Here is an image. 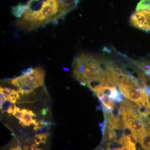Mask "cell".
I'll list each match as a JSON object with an SVG mask.
<instances>
[{
  "label": "cell",
  "mask_w": 150,
  "mask_h": 150,
  "mask_svg": "<svg viewBox=\"0 0 150 150\" xmlns=\"http://www.w3.org/2000/svg\"><path fill=\"white\" fill-rule=\"evenodd\" d=\"M20 132H21H21H22V129H19Z\"/></svg>",
  "instance_id": "obj_25"
},
{
  "label": "cell",
  "mask_w": 150,
  "mask_h": 150,
  "mask_svg": "<svg viewBox=\"0 0 150 150\" xmlns=\"http://www.w3.org/2000/svg\"><path fill=\"white\" fill-rule=\"evenodd\" d=\"M45 71L40 67L28 68L23 71L22 75L18 77L20 87L28 85L33 89L44 84Z\"/></svg>",
  "instance_id": "obj_2"
},
{
  "label": "cell",
  "mask_w": 150,
  "mask_h": 150,
  "mask_svg": "<svg viewBox=\"0 0 150 150\" xmlns=\"http://www.w3.org/2000/svg\"><path fill=\"white\" fill-rule=\"evenodd\" d=\"M12 114L19 120H21L24 115V114L22 112L21 110L20 109L15 105H14L13 112Z\"/></svg>",
  "instance_id": "obj_8"
},
{
  "label": "cell",
  "mask_w": 150,
  "mask_h": 150,
  "mask_svg": "<svg viewBox=\"0 0 150 150\" xmlns=\"http://www.w3.org/2000/svg\"><path fill=\"white\" fill-rule=\"evenodd\" d=\"M148 102H149V104L150 105V97L148 96Z\"/></svg>",
  "instance_id": "obj_24"
},
{
  "label": "cell",
  "mask_w": 150,
  "mask_h": 150,
  "mask_svg": "<svg viewBox=\"0 0 150 150\" xmlns=\"http://www.w3.org/2000/svg\"><path fill=\"white\" fill-rule=\"evenodd\" d=\"M48 112V109L47 108H43L41 110V114L43 116H45L47 115Z\"/></svg>",
  "instance_id": "obj_20"
},
{
  "label": "cell",
  "mask_w": 150,
  "mask_h": 150,
  "mask_svg": "<svg viewBox=\"0 0 150 150\" xmlns=\"http://www.w3.org/2000/svg\"><path fill=\"white\" fill-rule=\"evenodd\" d=\"M1 93H4L6 97L10 96L13 91V90L9 88H3L1 87L0 88Z\"/></svg>",
  "instance_id": "obj_11"
},
{
  "label": "cell",
  "mask_w": 150,
  "mask_h": 150,
  "mask_svg": "<svg viewBox=\"0 0 150 150\" xmlns=\"http://www.w3.org/2000/svg\"><path fill=\"white\" fill-rule=\"evenodd\" d=\"M39 137H40V140H41V143L42 144H45L47 141V138L49 136L48 133H43L39 134Z\"/></svg>",
  "instance_id": "obj_13"
},
{
  "label": "cell",
  "mask_w": 150,
  "mask_h": 150,
  "mask_svg": "<svg viewBox=\"0 0 150 150\" xmlns=\"http://www.w3.org/2000/svg\"><path fill=\"white\" fill-rule=\"evenodd\" d=\"M96 95L105 107L110 110H114L116 105L114 101L110 98V97L103 92L98 93Z\"/></svg>",
  "instance_id": "obj_5"
},
{
  "label": "cell",
  "mask_w": 150,
  "mask_h": 150,
  "mask_svg": "<svg viewBox=\"0 0 150 150\" xmlns=\"http://www.w3.org/2000/svg\"><path fill=\"white\" fill-rule=\"evenodd\" d=\"M38 145L36 144H33L30 146V150H38Z\"/></svg>",
  "instance_id": "obj_19"
},
{
  "label": "cell",
  "mask_w": 150,
  "mask_h": 150,
  "mask_svg": "<svg viewBox=\"0 0 150 150\" xmlns=\"http://www.w3.org/2000/svg\"><path fill=\"white\" fill-rule=\"evenodd\" d=\"M118 87L120 91L126 98L140 105H142V89L133 86H118Z\"/></svg>",
  "instance_id": "obj_4"
},
{
  "label": "cell",
  "mask_w": 150,
  "mask_h": 150,
  "mask_svg": "<svg viewBox=\"0 0 150 150\" xmlns=\"http://www.w3.org/2000/svg\"><path fill=\"white\" fill-rule=\"evenodd\" d=\"M76 6L69 0H29L16 24L20 29L32 31L59 20Z\"/></svg>",
  "instance_id": "obj_1"
},
{
  "label": "cell",
  "mask_w": 150,
  "mask_h": 150,
  "mask_svg": "<svg viewBox=\"0 0 150 150\" xmlns=\"http://www.w3.org/2000/svg\"><path fill=\"white\" fill-rule=\"evenodd\" d=\"M99 126L100 127V130H101V132H102L103 136L104 135L105 132V129H106V120L105 119L103 123H100Z\"/></svg>",
  "instance_id": "obj_14"
},
{
  "label": "cell",
  "mask_w": 150,
  "mask_h": 150,
  "mask_svg": "<svg viewBox=\"0 0 150 150\" xmlns=\"http://www.w3.org/2000/svg\"><path fill=\"white\" fill-rule=\"evenodd\" d=\"M23 150H25L29 149V146H28V145H24V146H23Z\"/></svg>",
  "instance_id": "obj_23"
},
{
  "label": "cell",
  "mask_w": 150,
  "mask_h": 150,
  "mask_svg": "<svg viewBox=\"0 0 150 150\" xmlns=\"http://www.w3.org/2000/svg\"><path fill=\"white\" fill-rule=\"evenodd\" d=\"M12 103L11 102L8 100H6L4 102L2 105V107L1 109L2 110V112H7L8 110L9 107L12 104Z\"/></svg>",
  "instance_id": "obj_10"
},
{
  "label": "cell",
  "mask_w": 150,
  "mask_h": 150,
  "mask_svg": "<svg viewBox=\"0 0 150 150\" xmlns=\"http://www.w3.org/2000/svg\"><path fill=\"white\" fill-rule=\"evenodd\" d=\"M13 105L12 104H11L10 107H9L8 110L7 112L8 113H12L13 112Z\"/></svg>",
  "instance_id": "obj_21"
},
{
  "label": "cell",
  "mask_w": 150,
  "mask_h": 150,
  "mask_svg": "<svg viewBox=\"0 0 150 150\" xmlns=\"http://www.w3.org/2000/svg\"><path fill=\"white\" fill-rule=\"evenodd\" d=\"M11 83L12 85L15 86L17 87H20L19 82L18 78L16 77L12 80L11 81Z\"/></svg>",
  "instance_id": "obj_15"
},
{
  "label": "cell",
  "mask_w": 150,
  "mask_h": 150,
  "mask_svg": "<svg viewBox=\"0 0 150 150\" xmlns=\"http://www.w3.org/2000/svg\"><path fill=\"white\" fill-rule=\"evenodd\" d=\"M1 93V101H0V106H1V108L2 107V105L3 103H4V102L6 100H7V97L4 94V93Z\"/></svg>",
  "instance_id": "obj_17"
},
{
  "label": "cell",
  "mask_w": 150,
  "mask_h": 150,
  "mask_svg": "<svg viewBox=\"0 0 150 150\" xmlns=\"http://www.w3.org/2000/svg\"><path fill=\"white\" fill-rule=\"evenodd\" d=\"M130 21L134 27L150 33V10L136 11L131 16Z\"/></svg>",
  "instance_id": "obj_3"
},
{
  "label": "cell",
  "mask_w": 150,
  "mask_h": 150,
  "mask_svg": "<svg viewBox=\"0 0 150 150\" xmlns=\"http://www.w3.org/2000/svg\"><path fill=\"white\" fill-rule=\"evenodd\" d=\"M32 116L27 112V113L24 114L23 118L20 121H22L25 126H30L32 124Z\"/></svg>",
  "instance_id": "obj_9"
},
{
  "label": "cell",
  "mask_w": 150,
  "mask_h": 150,
  "mask_svg": "<svg viewBox=\"0 0 150 150\" xmlns=\"http://www.w3.org/2000/svg\"><path fill=\"white\" fill-rule=\"evenodd\" d=\"M11 96L15 98H16L17 100L20 99V96L19 95V93L17 91L15 90H13L12 93L11 95Z\"/></svg>",
  "instance_id": "obj_16"
},
{
  "label": "cell",
  "mask_w": 150,
  "mask_h": 150,
  "mask_svg": "<svg viewBox=\"0 0 150 150\" xmlns=\"http://www.w3.org/2000/svg\"><path fill=\"white\" fill-rule=\"evenodd\" d=\"M21 88L23 89V90L24 95H29V94L31 93L33 91V89L29 86H24L21 87Z\"/></svg>",
  "instance_id": "obj_12"
},
{
  "label": "cell",
  "mask_w": 150,
  "mask_h": 150,
  "mask_svg": "<svg viewBox=\"0 0 150 150\" xmlns=\"http://www.w3.org/2000/svg\"><path fill=\"white\" fill-rule=\"evenodd\" d=\"M138 142L143 149L150 150V131H146Z\"/></svg>",
  "instance_id": "obj_6"
},
{
  "label": "cell",
  "mask_w": 150,
  "mask_h": 150,
  "mask_svg": "<svg viewBox=\"0 0 150 150\" xmlns=\"http://www.w3.org/2000/svg\"><path fill=\"white\" fill-rule=\"evenodd\" d=\"M150 10V0H141L137 6V10Z\"/></svg>",
  "instance_id": "obj_7"
},
{
  "label": "cell",
  "mask_w": 150,
  "mask_h": 150,
  "mask_svg": "<svg viewBox=\"0 0 150 150\" xmlns=\"http://www.w3.org/2000/svg\"><path fill=\"white\" fill-rule=\"evenodd\" d=\"M33 140H34L35 144H36L38 146L40 145V143H41V140H40V137H39V134H37V135H35Z\"/></svg>",
  "instance_id": "obj_18"
},
{
  "label": "cell",
  "mask_w": 150,
  "mask_h": 150,
  "mask_svg": "<svg viewBox=\"0 0 150 150\" xmlns=\"http://www.w3.org/2000/svg\"><path fill=\"white\" fill-rule=\"evenodd\" d=\"M28 112L29 114H30L32 117H35V116H36V115L33 112L32 110H28Z\"/></svg>",
  "instance_id": "obj_22"
}]
</instances>
